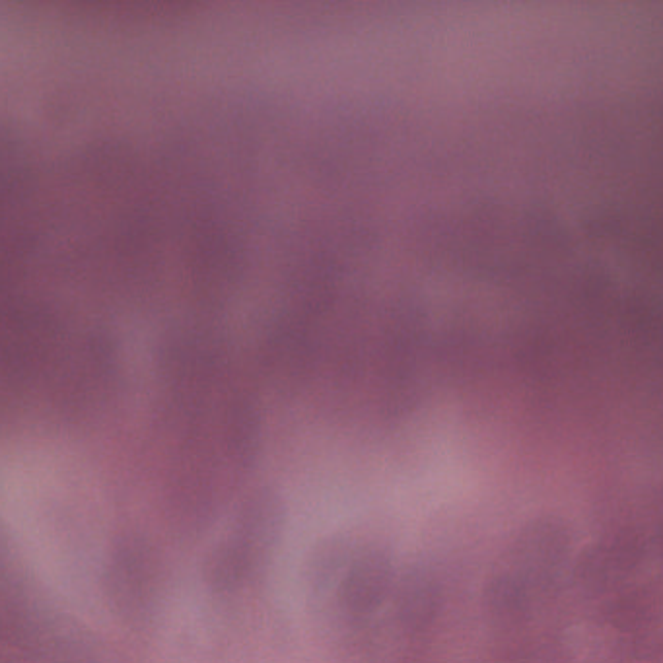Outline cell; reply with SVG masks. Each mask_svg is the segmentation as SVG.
Returning <instances> with one entry per match:
<instances>
[{"instance_id": "cell-1", "label": "cell", "mask_w": 663, "mask_h": 663, "mask_svg": "<svg viewBox=\"0 0 663 663\" xmlns=\"http://www.w3.org/2000/svg\"><path fill=\"white\" fill-rule=\"evenodd\" d=\"M393 580V562L382 549H366L360 555H352L339 580L341 607L350 617H368L384 603Z\"/></svg>"}, {"instance_id": "cell-2", "label": "cell", "mask_w": 663, "mask_h": 663, "mask_svg": "<svg viewBox=\"0 0 663 663\" xmlns=\"http://www.w3.org/2000/svg\"><path fill=\"white\" fill-rule=\"evenodd\" d=\"M646 555L640 537L621 535L586 547L574 562V576L590 590H601L630 574Z\"/></svg>"}, {"instance_id": "cell-3", "label": "cell", "mask_w": 663, "mask_h": 663, "mask_svg": "<svg viewBox=\"0 0 663 663\" xmlns=\"http://www.w3.org/2000/svg\"><path fill=\"white\" fill-rule=\"evenodd\" d=\"M442 605L438 580L422 568L407 570L395 586V615L407 634H424L432 629Z\"/></svg>"}, {"instance_id": "cell-4", "label": "cell", "mask_w": 663, "mask_h": 663, "mask_svg": "<svg viewBox=\"0 0 663 663\" xmlns=\"http://www.w3.org/2000/svg\"><path fill=\"white\" fill-rule=\"evenodd\" d=\"M570 547L568 527L553 516L531 520L520 529L514 541V557L533 574L539 570H553L555 564L566 557Z\"/></svg>"}, {"instance_id": "cell-5", "label": "cell", "mask_w": 663, "mask_h": 663, "mask_svg": "<svg viewBox=\"0 0 663 663\" xmlns=\"http://www.w3.org/2000/svg\"><path fill=\"white\" fill-rule=\"evenodd\" d=\"M529 605V584L520 574H496L483 588V609L494 623L512 625L522 621Z\"/></svg>"}, {"instance_id": "cell-6", "label": "cell", "mask_w": 663, "mask_h": 663, "mask_svg": "<svg viewBox=\"0 0 663 663\" xmlns=\"http://www.w3.org/2000/svg\"><path fill=\"white\" fill-rule=\"evenodd\" d=\"M352 549L341 535H329L315 543L306 560V578L315 590L329 588L337 576L347 568Z\"/></svg>"}, {"instance_id": "cell-7", "label": "cell", "mask_w": 663, "mask_h": 663, "mask_svg": "<svg viewBox=\"0 0 663 663\" xmlns=\"http://www.w3.org/2000/svg\"><path fill=\"white\" fill-rule=\"evenodd\" d=\"M648 611L646 599L636 592L619 595L603 607V621L613 629L632 630Z\"/></svg>"}, {"instance_id": "cell-8", "label": "cell", "mask_w": 663, "mask_h": 663, "mask_svg": "<svg viewBox=\"0 0 663 663\" xmlns=\"http://www.w3.org/2000/svg\"><path fill=\"white\" fill-rule=\"evenodd\" d=\"M630 327L638 333H650L654 325V312L646 298H630L625 308Z\"/></svg>"}]
</instances>
